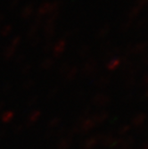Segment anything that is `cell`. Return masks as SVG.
<instances>
[{
  "mask_svg": "<svg viewBox=\"0 0 148 149\" xmlns=\"http://www.w3.org/2000/svg\"><path fill=\"white\" fill-rule=\"evenodd\" d=\"M120 149H132L131 147H122V148H120Z\"/></svg>",
  "mask_w": 148,
  "mask_h": 149,
  "instance_id": "obj_4",
  "label": "cell"
},
{
  "mask_svg": "<svg viewBox=\"0 0 148 149\" xmlns=\"http://www.w3.org/2000/svg\"><path fill=\"white\" fill-rule=\"evenodd\" d=\"M140 149H148V141L145 143V144H144L143 146H142V147L140 148Z\"/></svg>",
  "mask_w": 148,
  "mask_h": 149,
  "instance_id": "obj_3",
  "label": "cell"
},
{
  "mask_svg": "<svg viewBox=\"0 0 148 149\" xmlns=\"http://www.w3.org/2000/svg\"><path fill=\"white\" fill-rule=\"evenodd\" d=\"M129 129H130V126H129V125L122 126V127H120V130H119V133H120V135L126 134V133L129 130Z\"/></svg>",
  "mask_w": 148,
  "mask_h": 149,
  "instance_id": "obj_2",
  "label": "cell"
},
{
  "mask_svg": "<svg viewBox=\"0 0 148 149\" xmlns=\"http://www.w3.org/2000/svg\"><path fill=\"white\" fill-rule=\"evenodd\" d=\"M145 119H146V117L145 114H143V113L138 114L132 120V125L135 127H140L145 123Z\"/></svg>",
  "mask_w": 148,
  "mask_h": 149,
  "instance_id": "obj_1",
  "label": "cell"
}]
</instances>
